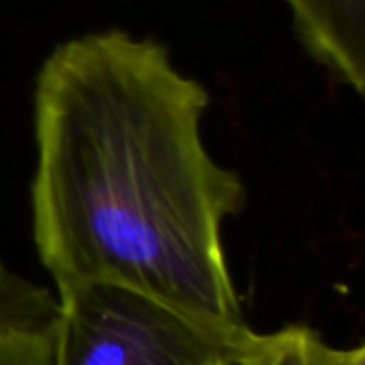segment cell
I'll return each instance as SVG.
<instances>
[{"instance_id":"1","label":"cell","mask_w":365,"mask_h":365,"mask_svg":"<svg viewBox=\"0 0 365 365\" xmlns=\"http://www.w3.org/2000/svg\"><path fill=\"white\" fill-rule=\"evenodd\" d=\"M209 101L161 43L123 31L76 37L46 58L31 224L56 290L114 284L250 327L224 247L245 187L205 144Z\"/></svg>"},{"instance_id":"2","label":"cell","mask_w":365,"mask_h":365,"mask_svg":"<svg viewBox=\"0 0 365 365\" xmlns=\"http://www.w3.org/2000/svg\"><path fill=\"white\" fill-rule=\"evenodd\" d=\"M56 299L52 365H239L256 337L114 284L63 288Z\"/></svg>"},{"instance_id":"3","label":"cell","mask_w":365,"mask_h":365,"mask_svg":"<svg viewBox=\"0 0 365 365\" xmlns=\"http://www.w3.org/2000/svg\"><path fill=\"white\" fill-rule=\"evenodd\" d=\"M305 50L365 97V0H282Z\"/></svg>"},{"instance_id":"4","label":"cell","mask_w":365,"mask_h":365,"mask_svg":"<svg viewBox=\"0 0 365 365\" xmlns=\"http://www.w3.org/2000/svg\"><path fill=\"white\" fill-rule=\"evenodd\" d=\"M56 318V294L0 260V335L52 331Z\"/></svg>"},{"instance_id":"5","label":"cell","mask_w":365,"mask_h":365,"mask_svg":"<svg viewBox=\"0 0 365 365\" xmlns=\"http://www.w3.org/2000/svg\"><path fill=\"white\" fill-rule=\"evenodd\" d=\"M327 341L309 327L290 324L273 333H256L239 365H322Z\"/></svg>"},{"instance_id":"6","label":"cell","mask_w":365,"mask_h":365,"mask_svg":"<svg viewBox=\"0 0 365 365\" xmlns=\"http://www.w3.org/2000/svg\"><path fill=\"white\" fill-rule=\"evenodd\" d=\"M52 331L0 335V365H52Z\"/></svg>"},{"instance_id":"7","label":"cell","mask_w":365,"mask_h":365,"mask_svg":"<svg viewBox=\"0 0 365 365\" xmlns=\"http://www.w3.org/2000/svg\"><path fill=\"white\" fill-rule=\"evenodd\" d=\"M322 365H365V344L352 348H324Z\"/></svg>"}]
</instances>
